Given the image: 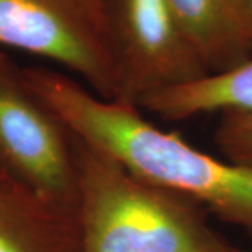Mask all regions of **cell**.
Instances as JSON below:
<instances>
[{
  "label": "cell",
  "instance_id": "8992f818",
  "mask_svg": "<svg viewBox=\"0 0 252 252\" xmlns=\"http://www.w3.org/2000/svg\"><path fill=\"white\" fill-rule=\"evenodd\" d=\"M0 252H80L76 213L0 170Z\"/></svg>",
  "mask_w": 252,
  "mask_h": 252
},
{
  "label": "cell",
  "instance_id": "30bf717a",
  "mask_svg": "<svg viewBox=\"0 0 252 252\" xmlns=\"http://www.w3.org/2000/svg\"><path fill=\"white\" fill-rule=\"evenodd\" d=\"M241 6H243L244 16H245V21L248 26V31L252 39V0H241Z\"/></svg>",
  "mask_w": 252,
  "mask_h": 252
},
{
  "label": "cell",
  "instance_id": "52a82bcc",
  "mask_svg": "<svg viewBox=\"0 0 252 252\" xmlns=\"http://www.w3.org/2000/svg\"><path fill=\"white\" fill-rule=\"evenodd\" d=\"M209 73L235 67L252 56L241 0H167Z\"/></svg>",
  "mask_w": 252,
  "mask_h": 252
},
{
  "label": "cell",
  "instance_id": "277c9868",
  "mask_svg": "<svg viewBox=\"0 0 252 252\" xmlns=\"http://www.w3.org/2000/svg\"><path fill=\"white\" fill-rule=\"evenodd\" d=\"M35 55L118 101L117 56L98 0H0V49Z\"/></svg>",
  "mask_w": 252,
  "mask_h": 252
},
{
  "label": "cell",
  "instance_id": "8fae6325",
  "mask_svg": "<svg viewBox=\"0 0 252 252\" xmlns=\"http://www.w3.org/2000/svg\"><path fill=\"white\" fill-rule=\"evenodd\" d=\"M98 1H99V0H98Z\"/></svg>",
  "mask_w": 252,
  "mask_h": 252
},
{
  "label": "cell",
  "instance_id": "6da1fadb",
  "mask_svg": "<svg viewBox=\"0 0 252 252\" xmlns=\"http://www.w3.org/2000/svg\"><path fill=\"white\" fill-rule=\"evenodd\" d=\"M36 94L83 142L108 153L137 177L190 199L241 230L252 244V167L215 157L164 130L133 105L101 98L70 74L24 67Z\"/></svg>",
  "mask_w": 252,
  "mask_h": 252
},
{
  "label": "cell",
  "instance_id": "3957f363",
  "mask_svg": "<svg viewBox=\"0 0 252 252\" xmlns=\"http://www.w3.org/2000/svg\"><path fill=\"white\" fill-rule=\"evenodd\" d=\"M0 170L38 196L76 213V136L0 49Z\"/></svg>",
  "mask_w": 252,
  "mask_h": 252
},
{
  "label": "cell",
  "instance_id": "ba28073f",
  "mask_svg": "<svg viewBox=\"0 0 252 252\" xmlns=\"http://www.w3.org/2000/svg\"><path fill=\"white\" fill-rule=\"evenodd\" d=\"M137 108L172 122L207 114L252 112V56L231 69L153 93Z\"/></svg>",
  "mask_w": 252,
  "mask_h": 252
},
{
  "label": "cell",
  "instance_id": "9c48e42d",
  "mask_svg": "<svg viewBox=\"0 0 252 252\" xmlns=\"http://www.w3.org/2000/svg\"><path fill=\"white\" fill-rule=\"evenodd\" d=\"M215 143L223 158L252 167V112L220 115Z\"/></svg>",
  "mask_w": 252,
  "mask_h": 252
},
{
  "label": "cell",
  "instance_id": "7a4b0ae2",
  "mask_svg": "<svg viewBox=\"0 0 252 252\" xmlns=\"http://www.w3.org/2000/svg\"><path fill=\"white\" fill-rule=\"evenodd\" d=\"M80 252H237L202 207L76 136Z\"/></svg>",
  "mask_w": 252,
  "mask_h": 252
},
{
  "label": "cell",
  "instance_id": "5b68a950",
  "mask_svg": "<svg viewBox=\"0 0 252 252\" xmlns=\"http://www.w3.org/2000/svg\"><path fill=\"white\" fill-rule=\"evenodd\" d=\"M117 56V102L139 107L157 91L209 74L167 0H99Z\"/></svg>",
  "mask_w": 252,
  "mask_h": 252
}]
</instances>
